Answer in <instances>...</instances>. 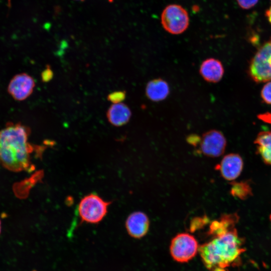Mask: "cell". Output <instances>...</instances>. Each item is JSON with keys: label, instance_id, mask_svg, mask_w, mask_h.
Wrapping results in <instances>:
<instances>
[{"label": "cell", "instance_id": "cell-25", "mask_svg": "<svg viewBox=\"0 0 271 271\" xmlns=\"http://www.w3.org/2000/svg\"><path fill=\"white\" fill-rule=\"evenodd\" d=\"M211 271H227L225 268L216 267Z\"/></svg>", "mask_w": 271, "mask_h": 271}, {"label": "cell", "instance_id": "cell-22", "mask_svg": "<svg viewBox=\"0 0 271 271\" xmlns=\"http://www.w3.org/2000/svg\"><path fill=\"white\" fill-rule=\"evenodd\" d=\"M53 75V72L49 66H47V68L42 73V79L44 82H48L51 79Z\"/></svg>", "mask_w": 271, "mask_h": 271}, {"label": "cell", "instance_id": "cell-24", "mask_svg": "<svg viewBox=\"0 0 271 271\" xmlns=\"http://www.w3.org/2000/svg\"><path fill=\"white\" fill-rule=\"evenodd\" d=\"M266 16L269 22L271 23V7L267 10Z\"/></svg>", "mask_w": 271, "mask_h": 271}, {"label": "cell", "instance_id": "cell-11", "mask_svg": "<svg viewBox=\"0 0 271 271\" xmlns=\"http://www.w3.org/2000/svg\"><path fill=\"white\" fill-rule=\"evenodd\" d=\"M199 73L206 81L216 83L222 78L224 68L219 60L210 58L202 62L200 66Z\"/></svg>", "mask_w": 271, "mask_h": 271}, {"label": "cell", "instance_id": "cell-27", "mask_svg": "<svg viewBox=\"0 0 271 271\" xmlns=\"http://www.w3.org/2000/svg\"><path fill=\"white\" fill-rule=\"evenodd\" d=\"M269 220H270V223H271V214L269 216Z\"/></svg>", "mask_w": 271, "mask_h": 271}, {"label": "cell", "instance_id": "cell-28", "mask_svg": "<svg viewBox=\"0 0 271 271\" xmlns=\"http://www.w3.org/2000/svg\"><path fill=\"white\" fill-rule=\"evenodd\" d=\"M76 1H83V0H76Z\"/></svg>", "mask_w": 271, "mask_h": 271}, {"label": "cell", "instance_id": "cell-14", "mask_svg": "<svg viewBox=\"0 0 271 271\" xmlns=\"http://www.w3.org/2000/svg\"><path fill=\"white\" fill-rule=\"evenodd\" d=\"M106 116L111 124L121 126L129 121L131 111L129 107L122 102L113 103L107 110Z\"/></svg>", "mask_w": 271, "mask_h": 271}, {"label": "cell", "instance_id": "cell-10", "mask_svg": "<svg viewBox=\"0 0 271 271\" xmlns=\"http://www.w3.org/2000/svg\"><path fill=\"white\" fill-rule=\"evenodd\" d=\"M150 220L147 215L142 211L131 213L125 221V227L128 234L134 238L145 236L150 227Z\"/></svg>", "mask_w": 271, "mask_h": 271}, {"label": "cell", "instance_id": "cell-8", "mask_svg": "<svg viewBox=\"0 0 271 271\" xmlns=\"http://www.w3.org/2000/svg\"><path fill=\"white\" fill-rule=\"evenodd\" d=\"M35 86L34 78L26 73L18 74L11 80L8 91L16 100L23 101L33 93Z\"/></svg>", "mask_w": 271, "mask_h": 271}, {"label": "cell", "instance_id": "cell-12", "mask_svg": "<svg viewBox=\"0 0 271 271\" xmlns=\"http://www.w3.org/2000/svg\"><path fill=\"white\" fill-rule=\"evenodd\" d=\"M238 221L236 213L223 214L218 219L211 222L207 233L212 237L219 235L235 228Z\"/></svg>", "mask_w": 271, "mask_h": 271}, {"label": "cell", "instance_id": "cell-4", "mask_svg": "<svg viewBox=\"0 0 271 271\" xmlns=\"http://www.w3.org/2000/svg\"><path fill=\"white\" fill-rule=\"evenodd\" d=\"M249 73L255 82L271 81V40L257 50L251 61Z\"/></svg>", "mask_w": 271, "mask_h": 271}, {"label": "cell", "instance_id": "cell-5", "mask_svg": "<svg viewBox=\"0 0 271 271\" xmlns=\"http://www.w3.org/2000/svg\"><path fill=\"white\" fill-rule=\"evenodd\" d=\"M199 245L196 239L191 234H177L171 240L170 251L172 258L181 263L191 260L197 253Z\"/></svg>", "mask_w": 271, "mask_h": 271}, {"label": "cell", "instance_id": "cell-9", "mask_svg": "<svg viewBox=\"0 0 271 271\" xmlns=\"http://www.w3.org/2000/svg\"><path fill=\"white\" fill-rule=\"evenodd\" d=\"M243 161L241 156L234 153L224 156L220 162L215 167L221 176L226 180L233 181L241 173Z\"/></svg>", "mask_w": 271, "mask_h": 271}, {"label": "cell", "instance_id": "cell-15", "mask_svg": "<svg viewBox=\"0 0 271 271\" xmlns=\"http://www.w3.org/2000/svg\"><path fill=\"white\" fill-rule=\"evenodd\" d=\"M254 144L263 161L271 165V131L260 132L254 140Z\"/></svg>", "mask_w": 271, "mask_h": 271}, {"label": "cell", "instance_id": "cell-16", "mask_svg": "<svg viewBox=\"0 0 271 271\" xmlns=\"http://www.w3.org/2000/svg\"><path fill=\"white\" fill-rule=\"evenodd\" d=\"M230 194L234 197L244 200L252 195L250 184L247 181H232L231 183Z\"/></svg>", "mask_w": 271, "mask_h": 271}, {"label": "cell", "instance_id": "cell-18", "mask_svg": "<svg viewBox=\"0 0 271 271\" xmlns=\"http://www.w3.org/2000/svg\"><path fill=\"white\" fill-rule=\"evenodd\" d=\"M261 96L264 102L271 104V81H268L262 87Z\"/></svg>", "mask_w": 271, "mask_h": 271}, {"label": "cell", "instance_id": "cell-6", "mask_svg": "<svg viewBox=\"0 0 271 271\" xmlns=\"http://www.w3.org/2000/svg\"><path fill=\"white\" fill-rule=\"evenodd\" d=\"M161 20L164 29L173 35L183 33L189 24L187 12L182 6L176 4L167 6L162 12Z\"/></svg>", "mask_w": 271, "mask_h": 271}, {"label": "cell", "instance_id": "cell-13", "mask_svg": "<svg viewBox=\"0 0 271 271\" xmlns=\"http://www.w3.org/2000/svg\"><path fill=\"white\" fill-rule=\"evenodd\" d=\"M170 92L168 82L162 78L150 80L146 85L145 93L151 101L159 102L165 100Z\"/></svg>", "mask_w": 271, "mask_h": 271}, {"label": "cell", "instance_id": "cell-3", "mask_svg": "<svg viewBox=\"0 0 271 271\" xmlns=\"http://www.w3.org/2000/svg\"><path fill=\"white\" fill-rule=\"evenodd\" d=\"M110 203L96 194L84 196L80 200L78 207L81 221L92 224L99 223L106 215Z\"/></svg>", "mask_w": 271, "mask_h": 271}, {"label": "cell", "instance_id": "cell-20", "mask_svg": "<svg viewBox=\"0 0 271 271\" xmlns=\"http://www.w3.org/2000/svg\"><path fill=\"white\" fill-rule=\"evenodd\" d=\"M239 6L244 9H249L254 6L258 0H237Z\"/></svg>", "mask_w": 271, "mask_h": 271}, {"label": "cell", "instance_id": "cell-1", "mask_svg": "<svg viewBox=\"0 0 271 271\" xmlns=\"http://www.w3.org/2000/svg\"><path fill=\"white\" fill-rule=\"evenodd\" d=\"M31 129L21 123L9 122L0 130V165L9 171H31L35 147L28 141Z\"/></svg>", "mask_w": 271, "mask_h": 271}, {"label": "cell", "instance_id": "cell-7", "mask_svg": "<svg viewBox=\"0 0 271 271\" xmlns=\"http://www.w3.org/2000/svg\"><path fill=\"white\" fill-rule=\"evenodd\" d=\"M199 146L200 152L204 156L217 158L224 153L226 147V140L221 131L211 129L202 134Z\"/></svg>", "mask_w": 271, "mask_h": 271}, {"label": "cell", "instance_id": "cell-17", "mask_svg": "<svg viewBox=\"0 0 271 271\" xmlns=\"http://www.w3.org/2000/svg\"><path fill=\"white\" fill-rule=\"evenodd\" d=\"M209 222L207 217H196L192 220L190 224V231L194 232L204 227Z\"/></svg>", "mask_w": 271, "mask_h": 271}, {"label": "cell", "instance_id": "cell-26", "mask_svg": "<svg viewBox=\"0 0 271 271\" xmlns=\"http://www.w3.org/2000/svg\"><path fill=\"white\" fill-rule=\"evenodd\" d=\"M1 222L0 220V233H1Z\"/></svg>", "mask_w": 271, "mask_h": 271}, {"label": "cell", "instance_id": "cell-2", "mask_svg": "<svg viewBox=\"0 0 271 271\" xmlns=\"http://www.w3.org/2000/svg\"><path fill=\"white\" fill-rule=\"evenodd\" d=\"M243 238L240 237L236 228L219 235L199 247V253L207 268H227L235 265L245 250Z\"/></svg>", "mask_w": 271, "mask_h": 271}, {"label": "cell", "instance_id": "cell-29", "mask_svg": "<svg viewBox=\"0 0 271 271\" xmlns=\"http://www.w3.org/2000/svg\"><path fill=\"white\" fill-rule=\"evenodd\" d=\"M271 1V0H270Z\"/></svg>", "mask_w": 271, "mask_h": 271}, {"label": "cell", "instance_id": "cell-23", "mask_svg": "<svg viewBox=\"0 0 271 271\" xmlns=\"http://www.w3.org/2000/svg\"><path fill=\"white\" fill-rule=\"evenodd\" d=\"M258 117L264 122L271 124V113L266 112L260 114L258 115Z\"/></svg>", "mask_w": 271, "mask_h": 271}, {"label": "cell", "instance_id": "cell-21", "mask_svg": "<svg viewBox=\"0 0 271 271\" xmlns=\"http://www.w3.org/2000/svg\"><path fill=\"white\" fill-rule=\"evenodd\" d=\"M186 141L192 146L197 147L200 144L201 137L195 134H191L187 137Z\"/></svg>", "mask_w": 271, "mask_h": 271}, {"label": "cell", "instance_id": "cell-19", "mask_svg": "<svg viewBox=\"0 0 271 271\" xmlns=\"http://www.w3.org/2000/svg\"><path fill=\"white\" fill-rule=\"evenodd\" d=\"M125 96V91H118L110 93L107 96V99L113 103H118L122 102Z\"/></svg>", "mask_w": 271, "mask_h": 271}]
</instances>
